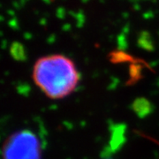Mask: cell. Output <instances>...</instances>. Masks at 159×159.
Returning a JSON list of instances; mask_svg holds the SVG:
<instances>
[{
	"instance_id": "1",
	"label": "cell",
	"mask_w": 159,
	"mask_h": 159,
	"mask_svg": "<svg viewBox=\"0 0 159 159\" xmlns=\"http://www.w3.org/2000/svg\"><path fill=\"white\" fill-rule=\"evenodd\" d=\"M35 84L50 99H63L73 93L80 82L75 64L61 54L39 59L33 68Z\"/></svg>"
},
{
	"instance_id": "2",
	"label": "cell",
	"mask_w": 159,
	"mask_h": 159,
	"mask_svg": "<svg viewBox=\"0 0 159 159\" xmlns=\"http://www.w3.org/2000/svg\"><path fill=\"white\" fill-rule=\"evenodd\" d=\"M3 154L5 159H41V146L34 134L21 131L6 141Z\"/></svg>"
},
{
	"instance_id": "3",
	"label": "cell",
	"mask_w": 159,
	"mask_h": 159,
	"mask_svg": "<svg viewBox=\"0 0 159 159\" xmlns=\"http://www.w3.org/2000/svg\"><path fill=\"white\" fill-rule=\"evenodd\" d=\"M57 16L60 17V18L62 19V17L65 15V9L62 8V7L57 8Z\"/></svg>"
},
{
	"instance_id": "4",
	"label": "cell",
	"mask_w": 159,
	"mask_h": 159,
	"mask_svg": "<svg viewBox=\"0 0 159 159\" xmlns=\"http://www.w3.org/2000/svg\"><path fill=\"white\" fill-rule=\"evenodd\" d=\"M12 5H13L14 7H16V8H20L21 7V5H20V4L19 1H14V2H12Z\"/></svg>"
},
{
	"instance_id": "5",
	"label": "cell",
	"mask_w": 159,
	"mask_h": 159,
	"mask_svg": "<svg viewBox=\"0 0 159 159\" xmlns=\"http://www.w3.org/2000/svg\"><path fill=\"white\" fill-rule=\"evenodd\" d=\"M150 16H152V12H146L145 14H144V17H145L146 19L148 17H150Z\"/></svg>"
},
{
	"instance_id": "6",
	"label": "cell",
	"mask_w": 159,
	"mask_h": 159,
	"mask_svg": "<svg viewBox=\"0 0 159 159\" xmlns=\"http://www.w3.org/2000/svg\"><path fill=\"white\" fill-rule=\"evenodd\" d=\"M134 8L135 10H139V9H140V5H139L138 3H134Z\"/></svg>"
},
{
	"instance_id": "7",
	"label": "cell",
	"mask_w": 159,
	"mask_h": 159,
	"mask_svg": "<svg viewBox=\"0 0 159 159\" xmlns=\"http://www.w3.org/2000/svg\"><path fill=\"white\" fill-rule=\"evenodd\" d=\"M19 2H20V5L21 6H23L25 4H26V2H27V0H19Z\"/></svg>"
},
{
	"instance_id": "8",
	"label": "cell",
	"mask_w": 159,
	"mask_h": 159,
	"mask_svg": "<svg viewBox=\"0 0 159 159\" xmlns=\"http://www.w3.org/2000/svg\"><path fill=\"white\" fill-rule=\"evenodd\" d=\"M42 1L44 2L45 4H47V5H49V4L51 3V0H42Z\"/></svg>"
},
{
	"instance_id": "9",
	"label": "cell",
	"mask_w": 159,
	"mask_h": 159,
	"mask_svg": "<svg viewBox=\"0 0 159 159\" xmlns=\"http://www.w3.org/2000/svg\"><path fill=\"white\" fill-rule=\"evenodd\" d=\"M8 13L11 14V15H13V14H14V12H13L12 10H9V11H8Z\"/></svg>"
},
{
	"instance_id": "10",
	"label": "cell",
	"mask_w": 159,
	"mask_h": 159,
	"mask_svg": "<svg viewBox=\"0 0 159 159\" xmlns=\"http://www.w3.org/2000/svg\"><path fill=\"white\" fill-rule=\"evenodd\" d=\"M81 2L83 3V4H87L89 2V0H81Z\"/></svg>"
},
{
	"instance_id": "11",
	"label": "cell",
	"mask_w": 159,
	"mask_h": 159,
	"mask_svg": "<svg viewBox=\"0 0 159 159\" xmlns=\"http://www.w3.org/2000/svg\"><path fill=\"white\" fill-rule=\"evenodd\" d=\"M152 2H153V3H156V0H152Z\"/></svg>"
},
{
	"instance_id": "12",
	"label": "cell",
	"mask_w": 159,
	"mask_h": 159,
	"mask_svg": "<svg viewBox=\"0 0 159 159\" xmlns=\"http://www.w3.org/2000/svg\"><path fill=\"white\" fill-rule=\"evenodd\" d=\"M144 1H146V0H144Z\"/></svg>"
}]
</instances>
